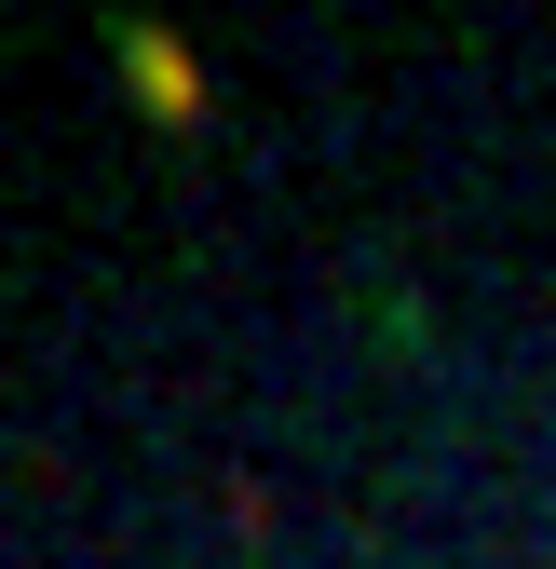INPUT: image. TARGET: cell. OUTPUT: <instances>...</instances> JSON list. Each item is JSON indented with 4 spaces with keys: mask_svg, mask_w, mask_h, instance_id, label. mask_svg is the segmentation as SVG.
Instances as JSON below:
<instances>
[{
    "mask_svg": "<svg viewBox=\"0 0 556 569\" xmlns=\"http://www.w3.org/2000/svg\"><path fill=\"white\" fill-rule=\"evenodd\" d=\"M109 54H122V96L136 109H150V122H203V68H190V41L177 28H109Z\"/></svg>",
    "mask_w": 556,
    "mask_h": 569,
    "instance_id": "cell-1",
    "label": "cell"
}]
</instances>
